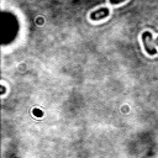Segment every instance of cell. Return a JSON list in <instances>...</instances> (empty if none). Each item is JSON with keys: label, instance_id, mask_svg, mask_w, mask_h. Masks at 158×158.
<instances>
[{"label": "cell", "instance_id": "6da1fadb", "mask_svg": "<svg viewBox=\"0 0 158 158\" xmlns=\"http://www.w3.org/2000/svg\"><path fill=\"white\" fill-rule=\"evenodd\" d=\"M142 42H143V46H144V49L148 54L151 56H154L157 53V49L154 48V42H153V38H152V33L148 32V31H144L142 33Z\"/></svg>", "mask_w": 158, "mask_h": 158}, {"label": "cell", "instance_id": "7a4b0ae2", "mask_svg": "<svg viewBox=\"0 0 158 158\" xmlns=\"http://www.w3.org/2000/svg\"><path fill=\"white\" fill-rule=\"evenodd\" d=\"M109 14H110V10L107 7H100V9L94 10V11L90 12V20L99 21V20H102L106 16H109Z\"/></svg>", "mask_w": 158, "mask_h": 158}, {"label": "cell", "instance_id": "3957f363", "mask_svg": "<svg viewBox=\"0 0 158 158\" xmlns=\"http://www.w3.org/2000/svg\"><path fill=\"white\" fill-rule=\"evenodd\" d=\"M123 1H126V0H109V2H110L111 5H118V4L123 2Z\"/></svg>", "mask_w": 158, "mask_h": 158}, {"label": "cell", "instance_id": "277c9868", "mask_svg": "<svg viewBox=\"0 0 158 158\" xmlns=\"http://www.w3.org/2000/svg\"><path fill=\"white\" fill-rule=\"evenodd\" d=\"M33 112H35V115H37V116H42V111H37V110H33Z\"/></svg>", "mask_w": 158, "mask_h": 158}, {"label": "cell", "instance_id": "5b68a950", "mask_svg": "<svg viewBox=\"0 0 158 158\" xmlns=\"http://www.w3.org/2000/svg\"><path fill=\"white\" fill-rule=\"evenodd\" d=\"M153 42H154V44H156V46H158V37H157V38H154V40H153Z\"/></svg>", "mask_w": 158, "mask_h": 158}, {"label": "cell", "instance_id": "8992f818", "mask_svg": "<svg viewBox=\"0 0 158 158\" xmlns=\"http://www.w3.org/2000/svg\"><path fill=\"white\" fill-rule=\"evenodd\" d=\"M1 89H2V91H1V95H4V94H5V91H6V90H5V86H1Z\"/></svg>", "mask_w": 158, "mask_h": 158}]
</instances>
